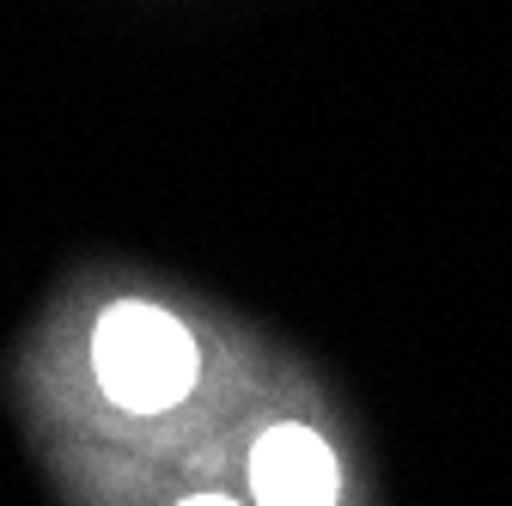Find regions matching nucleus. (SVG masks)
Here are the masks:
<instances>
[{
  "instance_id": "1",
  "label": "nucleus",
  "mask_w": 512,
  "mask_h": 506,
  "mask_svg": "<svg viewBox=\"0 0 512 506\" xmlns=\"http://www.w3.org/2000/svg\"><path fill=\"white\" fill-rule=\"evenodd\" d=\"M92 372L116 409L165 415L171 403L196 391L202 354H196V336L183 330V318H171L165 305L122 299L92 324Z\"/></svg>"
},
{
  "instance_id": "2",
  "label": "nucleus",
  "mask_w": 512,
  "mask_h": 506,
  "mask_svg": "<svg viewBox=\"0 0 512 506\" xmlns=\"http://www.w3.org/2000/svg\"><path fill=\"white\" fill-rule=\"evenodd\" d=\"M336 452L311 427H269L250 452L256 506H336Z\"/></svg>"
},
{
  "instance_id": "3",
  "label": "nucleus",
  "mask_w": 512,
  "mask_h": 506,
  "mask_svg": "<svg viewBox=\"0 0 512 506\" xmlns=\"http://www.w3.org/2000/svg\"><path fill=\"white\" fill-rule=\"evenodd\" d=\"M183 506H238V500H226V494H202V500H183Z\"/></svg>"
}]
</instances>
